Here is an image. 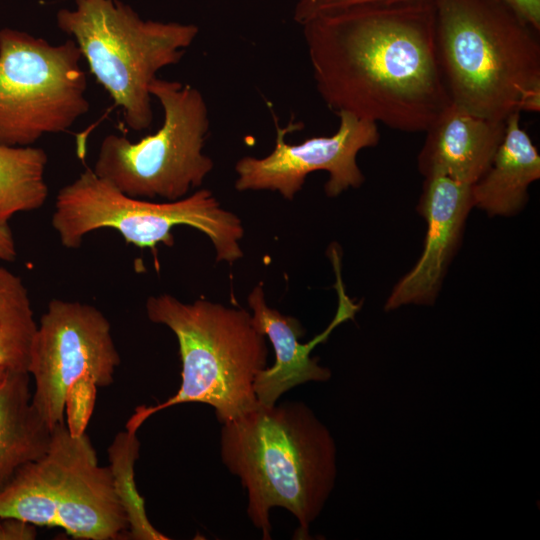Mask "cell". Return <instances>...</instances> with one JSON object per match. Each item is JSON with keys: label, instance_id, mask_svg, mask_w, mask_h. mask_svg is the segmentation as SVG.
<instances>
[{"label": "cell", "instance_id": "17", "mask_svg": "<svg viewBox=\"0 0 540 540\" xmlns=\"http://www.w3.org/2000/svg\"><path fill=\"white\" fill-rule=\"evenodd\" d=\"M30 380L25 371H9L0 383V492L50 444L52 431L31 404Z\"/></svg>", "mask_w": 540, "mask_h": 540}, {"label": "cell", "instance_id": "20", "mask_svg": "<svg viewBox=\"0 0 540 540\" xmlns=\"http://www.w3.org/2000/svg\"><path fill=\"white\" fill-rule=\"evenodd\" d=\"M107 453L113 487L128 523L127 539L168 540L169 537L157 530L150 522L144 498L137 490L135 463L140 454L137 432L126 429L118 432L109 445Z\"/></svg>", "mask_w": 540, "mask_h": 540}, {"label": "cell", "instance_id": "12", "mask_svg": "<svg viewBox=\"0 0 540 540\" xmlns=\"http://www.w3.org/2000/svg\"><path fill=\"white\" fill-rule=\"evenodd\" d=\"M330 257L337 278L338 308L328 327L307 343L298 341L305 334V329L297 318L283 315L267 305L263 283L257 284L248 295L252 324L269 338L275 353L274 364L262 369L254 380L253 388L260 404L275 405L284 393L298 385L311 381L326 382L331 378L330 369L321 366L318 358L311 357V352L326 341L338 325L353 319L361 305L354 303L345 292L338 251H331Z\"/></svg>", "mask_w": 540, "mask_h": 540}, {"label": "cell", "instance_id": "1", "mask_svg": "<svg viewBox=\"0 0 540 540\" xmlns=\"http://www.w3.org/2000/svg\"><path fill=\"white\" fill-rule=\"evenodd\" d=\"M301 26L315 86L336 114L417 133L451 102L438 63L432 1L356 6Z\"/></svg>", "mask_w": 540, "mask_h": 540}, {"label": "cell", "instance_id": "3", "mask_svg": "<svg viewBox=\"0 0 540 540\" xmlns=\"http://www.w3.org/2000/svg\"><path fill=\"white\" fill-rule=\"evenodd\" d=\"M438 63L450 101L506 121L540 110V30L503 0H432Z\"/></svg>", "mask_w": 540, "mask_h": 540}, {"label": "cell", "instance_id": "5", "mask_svg": "<svg viewBox=\"0 0 540 540\" xmlns=\"http://www.w3.org/2000/svg\"><path fill=\"white\" fill-rule=\"evenodd\" d=\"M56 23L134 131L153 122L149 87L157 73L180 62L199 32L194 24L144 20L120 0H74Z\"/></svg>", "mask_w": 540, "mask_h": 540}, {"label": "cell", "instance_id": "13", "mask_svg": "<svg viewBox=\"0 0 540 540\" xmlns=\"http://www.w3.org/2000/svg\"><path fill=\"white\" fill-rule=\"evenodd\" d=\"M505 129L506 121L475 115L450 102L425 131L418 170L423 177L443 175L472 185L490 166Z\"/></svg>", "mask_w": 540, "mask_h": 540}, {"label": "cell", "instance_id": "11", "mask_svg": "<svg viewBox=\"0 0 540 540\" xmlns=\"http://www.w3.org/2000/svg\"><path fill=\"white\" fill-rule=\"evenodd\" d=\"M473 208L471 185L443 175L424 177L416 206L427 224L424 248L414 267L393 287L385 311L410 304H434Z\"/></svg>", "mask_w": 540, "mask_h": 540}, {"label": "cell", "instance_id": "22", "mask_svg": "<svg viewBox=\"0 0 540 540\" xmlns=\"http://www.w3.org/2000/svg\"><path fill=\"white\" fill-rule=\"evenodd\" d=\"M432 0H297L293 18L303 25L307 21L322 14L332 13L363 5H394L408 3L431 2Z\"/></svg>", "mask_w": 540, "mask_h": 540}, {"label": "cell", "instance_id": "25", "mask_svg": "<svg viewBox=\"0 0 540 540\" xmlns=\"http://www.w3.org/2000/svg\"><path fill=\"white\" fill-rule=\"evenodd\" d=\"M17 257L14 236L8 225H0V261L12 262Z\"/></svg>", "mask_w": 540, "mask_h": 540}, {"label": "cell", "instance_id": "4", "mask_svg": "<svg viewBox=\"0 0 540 540\" xmlns=\"http://www.w3.org/2000/svg\"><path fill=\"white\" fill-rule=\"evenodd\" d=\"M145 310L151 322L168 327L178 341L181 384L164 402L138 406L127 431L137 432L150 416L178 404L210 405L220 424L257 405L253 384L267 367L268 348L250 312L206 299L182 302L167 293L149 296Z\"/></svg>", "mask_w": 540, "mask_h": 540}, {"label": "cell", "instance_id": "10", "mask_svg": "<svg viewBox=\"0 0 540 540\" xmlns=\"http://www.w3.org/2000/svg\"><path fill=\"white\" fill-rule=\"evenodd\" d=\"M337 116L339 126L333 135L289 144L287 134L300 129L302 124L291 121L282 128L273 113L276 130L274 149L261 158L244 156L237 161L235 189L241 192L275 191L283 198L293 200L306 177L315 171L328 172L324 190L330 198L349 188L360 187L365 178L356 157L362 149L378 144V124L348 112H340Z\"/></svg>", "mask_w": 540, "mask_h": 540}, {"label": "cell", "instance_id": "7", "mask_svg": "<svg viewBox=\"0 0 540 540\" xmlns=\"http://www.w3.org/2000/svg\"><path fill=\"white\" fill-rule=\"evenodd\" d=\"M149 91L163 110L160 128L137 142L106 135L92 170L128 196L174 201L201 186L214 167L203 153L209 112L201 92L189 84L157 77Z\"/></svg>", "mask_w": 540, "mask_h": 540}, {"label": "cell", "instance_id": "18", "mask_svg": "<svg viewBox=\"0 0 540 540\" xmlns=\"http://www.w3.org/2000/svg\"><path fill=\"white\" fill-rule=\"evenodd\" d=\"M47 164L43 148L0 144V225L45 204L49 194Z\"/></svg>", "mask_w": 540, "mask_h": 540}, {"label": "cell", "instance_id": "9", "mask_svg": "<svg viewBox=\"0 0 540 540\" xmlns=\"http://www.w3.org/2000/svg\"><path fill=\"white\" fill-rule=\"evenodd\" d=\"M121 363L111 324L97 307L63 299L49 301L33 336L27 373L31 404L52 431L65 422L68 390L82 378L108 387Z\"/></svg>", "mask_w": 540, "mask_h": 540}, {"label": "cell", "instance_id": "21", "mask_svg": "<svg viewBox=\"0 0 540 540\" xmlns=\"http://www.w3.org/2000/svg\"><path fill=\"white\" fill-rule=\"evenodd\" d=\"M96 385L90 378H82L68 390L65 404L66 425L73 435L85 433L95 401Z\"/></svg>", "mask_w": 540, "mask_h": 540}, {"label": "cell", "instance_id": "24", "mask_svg": "<svg viewBox=\"0 0 540 540\" xmlns=\"http://www.w3.org/2000/svg\"><path fill=\"white\" fill-rule=\"evenodd\" d=\"M527 22L540 30V0H503Z\"/></svg>", "mask_w": 540, "mask_h": 540}, {"label": "cell", "instance_id": "26", "mask_svg": "<svg viewBox=\"0 0 540 540\" xmlns=\"http://www.w3.org/2000/svg\"><path fill=\"white\" fill-rule=\"evenodd\" d=\"M8 370L0 367V383L6 378Z\"/></svg>", "mask_w": 540, "mask_h": 540}, {"label": "cell", "instance_id": "16", "mask_svg": "<svg viewBox=\"0 0 540 540\" xmlns=\"http://www.w3.org/2000/svg\"><path fill=\"white\" fill-rule=\"evenodd\" d=\"M539 178L540 155L520 126V113H513L490 166L471 185L474 208L490 217L514 216L526 206L528 189Z\"/></svg>", "mask_w": 540, "mask_h": 540}, {"label": "cell", "instance_id": "15", "mask_svg": "<svg viewBox=\"0 0 540 540\" xmlns=\"http://www.w3.org/2000/svg\"><path fill=\"white\" fill-rule=\"evenodd\" d=\"M84 434L73 435L66 421L57 424L45 454L22 466L0 492V517L56 527L59 496Z\"/></svg>", "mask_w": 540, "mask_h": 540}, {"label": "cell", "instance_id": "6", "mask_svg": "<svg viewBox=\"0 0 540 540\" xmlns=\"http://www.w3.org/2000/svg\"><path fill=\"white\" fill-rule=\"evenodd\" d=\"M51 225L67 249L79 248L85 236L105 228L139 248L155 249L159 243L170 247L174 244L172 230L185 225L210 239L217 262L232 264L243 256L241 219L222 208L210 190L154 202L124 194L89 168L59 189Z\"/></svg>", "mask_w": 540, "mask_h": 540}, {"label": "cell", "instance_id": "19", "mask_svg": "<svg viewBox=\"0 0 540 540\" xmlns=\"http://www.w3.org/2000/svg\"><path fill=\"white\" fill-rule=\"evenodd\" d=\"M37 328L28 289L22 278L0 264V367L27 372Z\"/></svg>", "mask_w": 540, "mask_h": 540}, {"label": "cell", "instance_id": "23", "mask_svg": "<svg viewBox=\"0 0 540 540\" xmlns=\"http://www.w3.org/2000/svg\"><path fill=\"white\" fill-rule=\"evenodd\" d=\"M36 526L11 517H0V540H34Z\"/></svg>", "mask_w": 540, "mask_h": 540}, {"label": "cell", "instance_id": "14", "mask_svg": "<svg viewBox=\"0 0 540 540\" xmlns=\"http://www.w3.org/2000/svg\"><path fill=\"white\" fill-rule=\"evenodd\" d=\"M56 527L78 540H116L127 536V519L110 469L99 465L86 433L59 496Z\"/></svg>", "mask_w": 540, "mask_h": 540}, {"label": "cell", "instance_id": "2", "mask_svg": "<svg viewBox=\"0 0 540 540\" xmlns=\"http://www.w3.org/2000/svg\"><path fill=\"white\" fill-rule=\"evenodd\" d=\"M220 457L247 493L246 513L262 539H272L270 510L298 521L295 539H310V525L335 486L337 449L329 429L301 401L257 405L221 424Z\"/></svg>", "mask_w": 540, "mask_h": 540}, {"label": "cell", "instance_id": "8", "mask_svg": "<svg viewBox=\"0 0 540 540\" xmlns=\"http://www.w3.org/2000/svg\"><path fill=\"white\" fill-rule=\"evenodd\" d=\"M81 52L13 28L0 29V144L32 146L70 129L90 108Z\"/></svg>", "mask_w": 540, "mask_h": 540}]
</instances>
